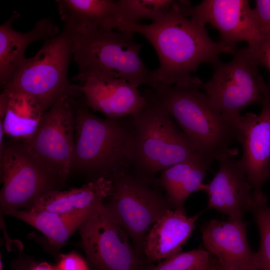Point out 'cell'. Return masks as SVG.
I'll list each match as a JSON object with an SVG mask.
<instances>
[{
	"mask_svg": "<svg viewBox=\"0 0 270 270\" xmlns=\"http://www.w3.org/2000/svg\"><path fill=\"white\" fill-rule=\"evenodd\" d=\"M0 270H3L2 264L1 260H0Z\"/></svg>",
	"mask_w": 270,
	"mask_h": 270,
	"instance_id": "33",
	"label": "cell"
},
{
	"mask_svg": "<svg viewBox=\"0 0 270 270\" xmlns=\"http://www.w3.org/2000/svg\"><path fill=\"white\" fill-rule=\"evenodd\" d=\"M213 74L202 88L222 116L237 128L242 110L251 104H262L270 90L258 66L245 48L237 50L232 60L212 64Z\"/></svg>",
	"mask_w": 270,
	"mask_h": 270,
	"instance_id": "7",
	"label": "cell"
},
{
	"mask_svg": "<svg viewBox=\"0 0 270 270\" xmlns=\"http://www.w3.org/2000/svg\"><path fill=\"white\" fill-rule=\"evenodd\" d=\"M142 94L145 105L132 116L134 140L131 172L158 185L156 175L166 168L185 161L205 160L175 124L155 92L146 88Z\"/></svg>",
	"mask_w": 270,
	"mask_h": 270,
	"instance_id": "3",
	"label": "cell"
},
{
	"mask_svg": "<svg viewBox=\"0 0 270 270\" xmlns=\"http://www.w3.org/2000/svg\"><path fill=\"white\" fill-rule=\"evenodd\" d=\"M246 48L258 66H261L266 68L270 78V36L262 38L256 45Z\"/></svg>",
	"mask_w": 270,
	"mask_h": 270,
	"instance_id": "28",
	"label": "cell"
},
{
	"mask_svg": "<svg viewBox=\"0 0 270 270\" xmlns=\"http://www.w3.org/2000/svg\"><path fill=\"white\" fill-rule=\"evenodd\" d=\"M210 165L203 160L181 162L163 170L158 179V185L174 208H184L186 198L192 193L204 191L203 184Z\"/></svg>",
	"mask_w": 270,
	"mask_h": 270,
	"instance_id": "22",
	"label": "cell"
},
{
	"mask_svg": "<svg viewBox=\"0 0 270 270\" xmlns=\"http://www.w3.org/2000/svg\"><path fill=\"white\" fill-rule=\"evenodd\" d=\"M258 270H260L258 269Z\"/></svg>",
	"mask_w": 270,
	"mask_h": 270,
	"instance_id": "35",
	"label": "cell"
},
{
	"mask_svg": "<svg viewBox=\"0 0 270 270\" xmlns=\"http://www.w3.org/2000/svg\"><path fill=\"white\" fill-rule=\"evenodd\" d=\"M247 225L242 219L228 218L211 220L202 228L204 246L223 270H258L255 252L247 238Z\"/></svg>",
	"mask_w": 270,
	"mask_h": 270,
	"instance_id": "14",
	"label": "cell"
},
{
	"mask_svg": "<svg viewBox=\"0 0 270 270\" xmlns=\"http://www.w3.org/2000/svg\"><path fill=\"white\" fill-rule=\"evenodd\" d=\"M205 26L184 15L174 0L167 14L158 21L149 24L122 23L118 30L140 34L152 44L160 62L159 68L153 70L158 86L202 88L203 82L192 74L201 64H212L220 54L233 55L238 50L214 41Z\"/></svg>",
	"mask_w": 270,
	"mask_h": 270,
	"instance_id": "1",
	"label": "cell"
},
{
	"mask_svg": "<svg viewBox=\"0 0 270 270\" xmlns=\"http://www.w3.org/2000/svg\"><path fill=\"white\" fill-rule=\"evenodd\" d=\"M250 212L259 231L260 244L255 252L258 269L270 270V206L267 200H255Z\"/></svg>",
	"mask_w": 270,
	"mask_h": 270,
	"instance_id": "25",
	"label": "cell"
},
{
	"mask_svg": "<svg viewBox=\"0 0 270 270\" xmlns=\"http://www.w3.org/2000/svg\"><path fill=\"white\" fill-rule=\"evenodd\" d=\"M56 268V270H90L86 261L76 252L60 256Z\"/></svg>",
	"mask_w": 270,
	"mask_h": 270,
	"instance_id": "29",
	"label": "cell"
},
{
	"mask_svg": "<svg viewBox=\"0 0 270 270\" xmlns=\"http://www.w3.org/2000/svg\"><path fill=\"white\" fill-rule=\"evenodd\" d=\"M32 270H56V266L46 262L40 263L34 266Z\"/></svg>",
	"mask_w": 270,
	"mask_h": 270,
	"instance_id": "30",
	"label": "cell"
},
{
	"mask_svg": "<svg viewBox=\"0 0 270 270\" xmlns=\"http://www.w3.org/2000/svg\"><path fill=\"white\" fill-rule=\"evenodd\" d=\"M113 191L111 180L100 178L79 188L48 192L28 210H46L62 214H90Z\"/></svg>",
	"mask_w": 270,
	"mask_h": 270,
	"instance_id": "19",
	"label": "cell"
},
{
	"mask_svg": "<svg viewBox=\"0 0 270 270\" xmlns=\"http://www.w3.org/2000/svg\"><path fill=\"white\" fill-rule=\"evenodd\" d=\"M216 261V260H212L210 266L206 270H214Z\"/></svg>",
	"mask_w": 270,
	"mask_h": 270,
	"instance_id": "31",
	"label": "cell"
},
{
	"mask_svg": "<svg viewBox=\"0 0 270 270\" xmlns=\"http://www.w3.org/2000/svg\"><path fill=\"white\" fill-rule=\"evenodd\" d=\"M74 33L64 26L60 32L45 41L34 56L24 60L2 86V92L28 95L46 113L62 98L81 97L80 85L71 84L68 76Z\"/></svg>",
	"mask_w": 270,
	"mask_h": 270,
	"instance_id": "6",
	"label": "cell"
},
{
	"mask_svg": "<svg viewBox=\"0 0 270 270\" xmlns=\"http://www.w3.org/2000/svg\"><path fill=\"white\" fill-rule=\"evenodd\" d=\"M88 108L109 119L132 116L145 105L146 100L138 88L120 78H92L80 85Z\"/></svg>",
	"mask_w": 270,
	"mask_h": 270,
	"instance_id": "16",
	"label": "cell"
},
{
	"mask_svg": "<svg viewBox=\"0 0 270 270\" xmlns=\"http://www.w3.org/2000/svg\"><path fill=\"white\" fill-rule=\"evenodd\" d=\"M188 216L184 208L168 210L152 226L144 242V254L150 262H161L180 252L201 214Z\"/></svg>",
	"mask_w": 270,
	"mask_h": 270,
	"instance_id": "18",
	"label": "cell"
},
{
	"mask_svg": "<svg viewBox=\"0 0 270 270\" xmlns=\"http://www.w3.org/2000/svg\"><path fill=\"white\" fill-rule=\"evenodd\" d=\"M78 230L82 249L96 270H145L128 233L105 204L98 205Z\"/></svg>",
	"mask_w": 270,
	"mask_h": 270,
	"instance_id": "11",
	"label": "cell"
},
{
	"mask_svg": "<svg viewBox=\"0 0 270 270\" xmlns=\"http://www.w3.org/2000/svg\"><path fill=\"white\" fill-rule=\"evenodd\" d=\"M262 106L260 114L241 116L237 126V141L243 152L238 162L252 186L254 198L260 200H268L262 188L270 170V90Z\"/></svg>",
	"mask_w": 270,
	"mask_h": 270,
	"instance_id": "13",
	"label": "cell"
},
{
	"mask_svg": "<svg viewBox=\"0 0 270 270\" xmlns=\"http://www.w3.org/2000/svg\"><path fill=\"white\" fill-rule=\"evenodd\" d=\"M214 270H224L220 266L216 260V261Z\"/></svg>",
	"mask_w": 270,
	"mask_h": 270,
	"instance_id": "32",
	"label": "cell"
},
{
	"mask_svg": "<svg viewBox=\"0 0 270 270\" xmlns=\"http://www.w3.org/2000/svg\"><path fill=\"white\" fill-rule=\"evenodd\" d=\"M6 214L36 228L46 237L51 246L57 248L66 244L90 214H62L31 210H18Z\"/></svg>",
	"mask_w": 270,
	"mask_h": 270,
	"instance_id": "23",
	"label": "cell"
},
{
	"mask_svg": "<svg viewBox=\"0 0 270 270\" xmlns=\"http://www.w3.org/2000/svg\"><path fill=\"white\" fill-rule=\"evenodd\" d=\"M58 10L64 26L74 32L100 28L118 30L121 20L112 0H58Z\"/></svg>",
	"mask_w": 270,
	"mask_h": 270,
	"instance_id": "20",
	"label": "cell"
},
{
	"mask_svg": "<svg viewBox=\"0 0 270 270\" xmlns=\"http://www.w3.org/2000/svg\"><path fill=\"white\" fill-rule=\"evenodd\" d=\"M45 114L28 95L4 92L0 94V128L12 140L23 142L32 137Z\"/></svg>",
	"mask_w": 270,
	"mask_h": 270,
	"instance_id": "21",
	"label": "cell"
},
{
	"mask_svg": "<svg viewBox=\"0 0 270 270\" xmlns=\"http://www.w3.org/2000/svg\"><path fill=\"white\" fill-rule=\"evenodd\" d=\"M113 184L110 200L105 204L124 229L138 250H144L145 238L153 224L173 206L156 188L129 170L110 178Z\"/></svg>",
	"mask_w": 270,
	"mask_h": 270,
	"instance_id": "8",
	"label": "cell"
},
{
	"mask_svg": "<svg viewBox=\"0 0 270 270\" xmlns=\"http://www.w3.org/2000/svg\"><path fill=\"white\" fill-rule=\"evenodd\" d=\"M14 13L0 26V83L4 86L26 58L25 52L32 43L52 38L60 32L50 18L38 20L29 31L22 32L13 28L18 18Z\"/></svg>",
	"mask_w": 270,
	"mask_h": 270,
	"instance_id": "17",
	"label": "cell"
},
{
	"mask_svg": "<svg viewBox=\"0 0 270 270\" xmlns=\"http://www.w3.org/2000/svg\"><path fill=\"white\" fill-rule=\"evenodd\" d=\"M268 180H270V172H269V174H268Z\"/></svg>",
	"mask_w": 270,
	"mask_h": 270,
	"instance_id": "34",
	"label": "cell"
},
{
	"mask_svg": "<svg viewBox=\"0 0 270 270\" xmlns=\"http://www.w3.org/2000/svg\"><path fill=\"white\" fill-rule=\"evenodd\" d=\"M234 156L220 158L218 170L204 191L208 195V208L228 216V218L242 220L250 212L255 198L252 186L245 172Z\"/></svg>",
	"mask_w": 270,
	"mask_h": 270,
	"instance_id": "15",
	"label": "cell"
},
{
	"mask_svg": "<svg viewBox=\"0 0 270 270\" xmlns=\"http://www.w3.org/2000/svg\"><path fill=\"white\" fill-rule=\"evenodd\" d=\"M0 212L28 210L44 194L60 190L64 182L39 164L18 142H6L0 150Z\"/></svg>",
	"mask_w": 270,
	"mask_h": 270,
	"instance_id": "9",
	"label": "cell"
},
{
	"mask_svg": "<svg viewBox=\"0 0 270 270\" xmlns=\"http://www.w3.org/2000/svg\"><path fill=\"white\" fill-rule=\"evenodd\" d=\"M212 261L208 251L198 248L178 252L145 270H206Z\"/></svg>",
	"mask_w": 270,
	"mask_h": 270,
	"instance_id": "26",
	"label": "cell"
},
{
	"mask_svg": "<svg viewBox=\"0 0 270 270\" xmlns=\"http://www.w3.org/2000/svg\"><path fill=\"white\" fill-rule=\"evenodd\" d=\"M142 47L132 32L98 28L74 32L72 58L78 73L72 80L84 83L92 78H120L138 88L147 85L154 90L158 84L142 60Z\"/></svg>",
	"mask_w": 270,
	"mask_h": 270,
	"instance_id": "4",
	"label": "cell"
},
{
	"mask_svg": "<svg viewBox=\"0 0 270 270\" xmlns=\"http://www.w3.org/2000/svg\"><path fill=\"white\" fill-rule=\"evenodd\" d=\"M252 12L262 38L270 36V0H256Z\"/></svg>",
	"mask_w": 270,
	"mask_h": 270,
	"instance_id": "27",
	"label": "cell"
},
{
	"mask_svg": "<svg viewBox=\"0 0 270 270\" xmlns=\"http://www.w3.org/2000/svg\"><path fill=\"white\" fill-rule=\"evenodd\" d=\"M121 24H137L140 20L149 19L155 22L164 18L174 0H115Z\"/></svg>",
	"mask_w": 270,
	"mask_h": 270,
	"instance_id": "24",
	"label": "cell"
},
{
	"mask_svg": "<svg viewBox=\"0 0 270 270\" xmlns=\"http://www.w3.org/2000/svg\"><path fill=\"white\" fill-rule=\"evenodd\" d=\"M178 3L186 16L216 29L220 41L228 46L237 48L238 42H245L252 47L262 40L247 0H204L194 6L186 0Z\"/></svg>",
	"mask_w": 270,
	"mask_h": 270,
	"instance_id": "12",
	"label": "cell"
},
{
	"mask_svg": "<svg viewBox=\"0 0 270 270\" xmlns=\"http://www.w3.org/2000/svg\"><path fill=\"white\" fill-rule=\"evenodd\" d=\"M200 88L160 86L153 90L198 154L211 165L223 156L236 154L231 146L238 132Z\"/></svg>",
	"mask_w": 270,
	"mask_h": 270,
	"instance_id": "5",
	"label": "cell"
},
{
	"mask_svg": "<svg viewBox=\"0 0 270 270\" xmlns=\"http://www.w3.org/2000/svg\"><path fill=\"white\" fill-rule=\"evenodd\" d=\"M75 124L72 98H62L45 114L32 136L20 142L39 164L64 182L72 172Z\"/></svg>",
	"mask_w": 270,
	"mask_h": 270,
	"instance_id": "10",
	"label": "cell"
},
{
	"mask_svg": "<svg viewBox=\"0 0 270 270\" xmlns=\"http://www.w3.org/2000/svg\"><path fill=\"white\" fill-rule=\"evenodd\" d=\"M75 116L72 172L110 179L131 168L134 128L132 116L112 120L92 113L82 96L72 98Z\"/></svg>",
	"mask_w": 270,
	"mask_h": 270,
	"instance_id": "2",
	"label": "cell"
}]
</instances>
